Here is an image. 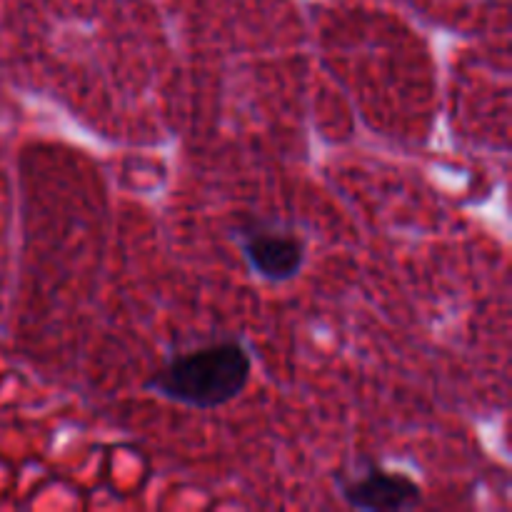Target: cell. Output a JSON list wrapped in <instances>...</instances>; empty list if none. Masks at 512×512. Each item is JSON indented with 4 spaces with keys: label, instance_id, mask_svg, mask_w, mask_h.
<instances>
[{
    "label": "cell",
    "instance_id": "cell-2",
    "mask_svg": "<svg viewBox=\"0 0 512 512\" xmlns=\"http://www.w3.org/2000/svg\"><path fill=\"white\" fill-rule=\"evenodd\" d=\"M250 270L268 283H288L303 270L308 245L300 235L273 228H253L240 238Z\"/></svg>",
    "mask_w": 512,
    "mask_h": 512
},
{
    "label": "cell",
    "instance_id": "cell-1",
    "mask_svg": "<svg viewBox=\"0 0 512 512\" xmlns=\"http://www.w3.org/2000/svg\"><path fill=\"white\" fill-rule=\"evenodd\" d=\"M253 358L238 340L205 345L168 360L145 383L150 393L195 410H215L238 398L250 383Z\"/></svg>",
    "mask_w": 512,
    "mask_h": 512
},
{
    "label": "cell",
    "instance_id": "cell-3",
    "mask_svg": "<svg viewBox=\"0 0 512 512\" xmlns=\"http://www.w3.org/2000/svg\"><path fill=\"white\" fill-rule=\"evenodd\" d=\"M340 495L355 510H410L418 508L423 490L408 475L388 473V470L370 468L363 478L338 480Z\"/></svg>",
    "mask_w": 512,
    "mask_h": 512
}]
</instances>
